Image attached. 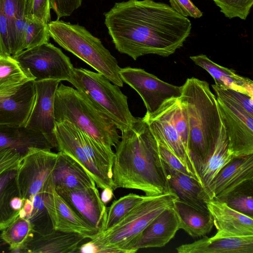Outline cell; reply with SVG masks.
Returning a JSON list of instances; mask_svg holds the SVG:
<instances>
[{"instance_id":"36","label":"cell","mask_w":253,"mask_h":253,"mask_svg":"<svg viewBox=\"0 0 253 253\" xmlns=\"http://www.w3.org/2000/svg\"><path fill=\"white\" fill-rule=\"evenodd\" d=\"M49 38L47 24L36 18L26 16L25 49L48 42Z\"/></svg>"},{"instance_id":"24","label":"cell","mask_w":253,"mask_h":253,"mask_svg":"<svg viewBox=\"0 0 253 253\" xmlns=\"http://www.w3.org/2000/svg\"><path fill=\"white\" fill-rule=\"evenodd\" d=\"M85 238L74 233L51 229L42 233L34 232L33 238L21 253H70L76 252Z\"/></svg>"},{"instance_id":"27","label":"cell","mask_w":253,"mask_h":253,"mask_svg":"<svg viewBox=\"0 0 253 253\" xmlns=\"http://www.w3.org/2000/svg\"><path fill=\"white\" fill-rule=\"evenodd\" d=\"M173 208L179 220V229L192 237L205 236L214 225L213 217L209 211L200 210L178 198Z\"/></svg>"},{"instance_id":"40","label":"cell","mask_w":253,"mask_h":253,"mask_svg":"<svg viewBox=\"0 0 253 253\" xmlns=\"http://www.w3.org/2000/svg\"><path fill=\"white\" fill-rule=\"evenodd\" d=\"M170 6L178 13L185 16L198 18L202 12L190 0H169Z\"/></svg>"},{"instance_id":"15","label":"cell","mask_w":253,"mask_h":253,"mask_svg":"<svg viewBox=\"0 0 253 253\" xmlns=\"http://www.w3.org/2000/svg\"><path fill=\"white\" fill-rule=\"evenodd\" d=\"M44 203L52 229L78 234L89 239H94L99 234L97 229L90 225L72 209L52 184L46 190Z\"/></svg>"},{"instance_id":"21","label":"cell","mask_w":253,"mask_h":253,"mask_svg":"<svg viewBox=\"0 0 253 253\" xmlns=\"http://www.w3.org/2000/svg\"><path fill=\"white\" fill-rule=\"evenodd\" d=\"M49 180L56 191L96 186L93 179L79 163L60 152Z\"/></svg>"},{"instance_id":"31","label":"cell","mask_w":253,"mask_h":253,"mask_svg":"<svg viewBox=\"0 0 253 253\" xmlns=\"http://www.w3.org/2000/svg\"><path fill=\"white\" fill-rule=\"evenodd\" d=\"M16 169L8 170L0 175V231L6 228L19 215V211L13 210L10 204L13 197L19 196Z\"/></svg>"},{"instance_id":"4","label":"cell","mask_w":253,"mask_h":253,"mask_svg":"<svg viewBox=\"0 0 253 253\" xmlns=\"http://www.w3.org/2000/svg\"><path fill=\"white\" fill-rule=\"evenodd\" d=\"M54 112L57 122L67 121L108 149L121 136L113 122L76 89L61 84L56 91Z\"/></svg>"},{"instance_id":"16","label":"cell","mask_w":253,"mask_h":253,"mask_svg":"<svg viewBox=\"0 0 253 253\" xmlns=\"http://www.w3.org/2000/svg\"><path fill=\"white\" fill-rule=\"evenodd\" d=\"M72 209L99 234L105 230L107 209L96 186L56 191Z\"/></svg>"},{"instance_id":"42","label":"cell","mask_w":253,"mask_h":253,"mask_svg":"<svg viewBox=\"0 0 253 253\" xmlns=\"http://www.w3.org/2000/svg\"><path fill=\"white\" fill-rule=\"evenodd\" d=\"M22 157L11 150L0 151V175L8 170L17 169Z\"/></svg>"},{"instance_id":"23","label":"cell","mask_w":253,"mask_h":253,"mask_svg":"<svg viewBox=\"0 0 253 253\" xmlns=\"http://www.w3.org/2000/svg\"><path fill=\"white\" fill-rule=\"evenodd\" d=\"M178 253H253V236L204 238L176 248Z\"/></svg>"},{"instance_id":"17","label":"cell","mask_w":253,"mask_h":253,"mask_svg":"<svg viewBox=\"0 0 253 253\" xmlns=\"http://www.w3.org/2000/svg\"><path fill=\"white\" fill-rule=\"evenodd\" d=\"M253 181V154L234 158L217 174L209 191L210 200L222 201L229 194Z\"/></svg>"},{"instance_id":"7","label":"cell","mask_w":253,"mask_h":253,"mask_svg":"<svg viewBox=\"0 0 253 253\" xmlns=\"http://www.w3.org/2000/svg\"><path fill=\"white\" fill-rule=\"evenodd\" d=\"M50 37L119 86H123L117 59L84 27L57 19L48 24Z\"/></svg>"},{"instance_id":"18","label":"cell","mask_w":253,"mask_h":253,"mask_svg":"<svg viewBox=\"0 0 253 253\" xmlns=\"http://www.w3.org/2000/svg\"><path fill=\"white\" fill-rule=\"evenodd\" d=\"M208 210L213 217L217 237L253 236V218L230 208L224 202L209 200Z\"/></svg>"},{"instance_id":"30","label":"cell","mask_w":253,"mask_h":253,"mask_svg":"<svg viewBox=\"0 0 253 253\" xmlns=\"http://www.w3.org/2000/svg\"><path fill=\"white\" fill-rule=\"evenodd\" d=\"M32 80L35 78L13 56L0 54V96L15 93Z\"/></svg>"},{"instance_id":"29","label":"cell","mask_w":253,"mask_h":253,"mask_svg":"<svg viewBox=\"0 0 253 253\" xmlns=\"http://www.w3.org/2000/svg\"><path fill=\"white\" fill-rule=\"evenodd\" d=\"M221 122L220 134L213 151L208 160L197 169L202 185L208 196L212 181L221 169L234 157L230 153L227 132Z\"/></svg>"},{"instance_id":"38","label":"cell","mask_w":253,"mask_h":253,"mask_svg":"<svg viewBox=\"0 0 253 253\" xmlns=\"http://www.w3.org/2000/svg\"><path fill=\"white\" fill-rule=\"evenodd\" d=\"M27 16L48 24L50 21L49 0H27Z\"/></svg>"},{"instance_id":"47","label":"cell","mask_w":253,"mask_h":253,"mask_svg":"<svg viewBox=\"0 0 253 253\" xmlns=\"http://www.w3.org/2000/svg\"><path fill=\"white\" fill-rule=\"evenodd\" d=\"M113 197V190L110 188L103 189L100 197L102 201L106 204L110 202Z\"/></svg>"},{"instance_id":"25","label":"cell","mask_w":253,"mask_h":253,"mask_svg":"<svg viewBox=\"0 0 253 253\" xmlns=\"http://www.w3.org/2000/svg\"><path fill=\"white\" fill-rule=\"evenodd\" d=\"M165 167L171 191L177 198L197 208L209 211L207 202L210 199L201 183L191 176L165 164Z\"/></svg>"},{"instance_id":"3","label":"cell","mask_w":253,"mask_h":253,"mask_svg":"<svg viewBox=\"0 0 253 253\" xmlns=\"http://www.w3.org/2000/svg\"><path fill=\"white\" fill-rule=\"evenodd\" d=\"M179 99L188 118V150L197 171L213 151L220 134L222 122L216 98L207 82L192 77L182 85Z\"/></svg>"},{"instance_id":"28","label":"cell","mask_w":253,"mask_h":253,"mask_svg":"<svg viewBox=\"0 0 253 253\" xmlns=\"http://www.w3.org/2000/svg\"><path fill=\"white\" fill-rule=\"evenodd\" d=\"M0 6L7 19L11 56H14L25 49L27 0H0Z\"/></svg>"},{"instance_id":"6","label":"cell","mask_w":253,"mask_h":253,"mask_svg":"<svg viewBox=\"0 0 253 253\" xmlns=\"http://www.w3.org/2000/svg\"><path fill=\"white\" fill-rule=\"evenodd\" d=\"M58 151L79 163L90 174L97 187L113 190L112 165L114 152L67 121L56 122ZM114 191V190H113Z\"/></svg>"},{"instance_id":"48","label":"cell","mask_w":253,"mask_h":253,"mask_svg":"<svg viewBox=\"0 0 253 253\" xmlns=\"http://www.w3.org/2000/svg\"><path fill=\"white\" fill-rule=\"evenodd\" d=\"M1 243L0 242V247L1 246Z\"/></svg>"},{"instance_id":"14","label":"cell","mask_w":253,"mask_h":253,"mask_svg":"<svg viewBox=\"0 0 253 253\" xmlns=\"http://www.w3.org/2000/svg\"><path fill=\"white\" fill-rule=\"evenodd\" d=\"M60 81L56 80L35 82V99L25 127L43 134L57 148L54 102Z\"/></svg>"},{"instance_id":"22","label":"cell","mask_w":253,"mask_h":253,"mask_svg":"<svg viewBox=\"0 0 253 253\" xmlns=\"http://www.w3.org/2000/svg\"><path fill=\"white\" fill-rule=\"evenodd\" d=\"M32 148L54 147L43 134L25 126L0 125V151L11 150L23 157Z\"/></svg>"},{"instance_id":"1","label":"cell","mask_w":253,"mask_h":253,"mask_svg":"<svg viewBox=\"0 0 253 253\" xmlns=\"http://www.w3.org/2000/svg\"><path fill=\"white\" fill-rule=\"evenodd\" d=\"M104 16L116 49L134 60L149 54H172L183 46L192 27L187 17L153 0L116 2Z\"/></svg>"},{"instance_id":"41","label":"cell","mask_w":253,"mask_h":253,"mask_svg":"<svg viewBox=\"0 0 253 253\" xmlns=\"http://www.w3.org/2000/svg\"><path fill=\"white\" fill-rule=\"evenodd\" d=\"M158 144L160 156L165 165L184 174L193 177L178 158L166 147L158 143Z\"/></svg>"},{"instance_id":"2","label":"cell","mask_w":253,"mask_h":253,"mask_svg":"<svg viewBox=\"0 0 253 253\" xmlns=\"http://www.w3.org/2000/svg\"><path fill=\"white\" fill-rule=\"evenodd\" d=\"M112 165L113 189L143 191L147 196L171 192L158 143L143 118L122 132Z\"/></svg>"},{"instance_id":"44","label":"cell","mask_w":253,"mask_h":253,"mask_svg":"<svg viewBox=\"0 0 253 253\" xmlns=\"http://www.w3.org/2000/svg\"><path fill=\"white\" fill-rule=\"evenodd\" d=\"M33 208L32 199H24V204L22 209L19 211V216L22 218H28Z\"/></svg>"},{"instance_id":"5","label":"cell","mask_w":253,"mask_h":253,"mask_svg":"<svg viewBox=\"0 0 253 253\" xmlns=\"http://www.w3.org/2000/svg\"><path fill=\"white\" fill-rule=\"evenodd\" d=\"M172 192L147 196L110 228L90 239L97 253H132L131 247L143 230L177 199Z\"/></svg>"},{"instance_id":"8","label":"cell","mask_w":253,"mask_h":253,"mask_svg":"<svg viewBox=\"0 0 253 253\" xmlns=\"http://www.w3.org/2000/svg\"><path fill=\"white\" fill-rule=\"evenodd\" d=\"M121 132L129 129L136 120L129 111L127 97L119 86L104 75L83 68H74L68 80Z\"/></svg>"},{"instance_id":"39","label":"cell","mask_w":253,"mask_h":253,"mask_svg":"<svg viewBox=\"0 0 253 253\" xmlns=\"http://www.w3.org/2000/svg\"><path fill=\"white\" fill-rule=\"evenodd\" d=\"M82 3V0H49L50 9L55 12L58 20L70 16Z\"/></svg>"},{"instance_id":"13","label":"cell","mask_w":253,"mask_h":253,"mask_svg":"<svg viewBox=\"0 0 253 253\" xmlns=\"http://www.w3.org/2000/svg\"><path fill=\"white\" fill-rule=\"evenodd\" d=\"M119 73L123 82L141 97L147 110L146 114L153 113L167 100L179 98L181 95L182 86L166 83L143 69L127 67L120 68Z\"/></svg>"},{"instance_id":"34","label":"cell","mask_w":253,"mask_h":253,"mask_svg":"<svg viewBox=\"0 0 253 253\" xmlns=\"http://www.w3.org/2000/svg\"><path fill=\"white\" fill-rule=\"evenodd\" d=\"M253 182L234 190L221 201L234 210L253 218Z\"/></svg>"},{"instance_id":"37","label":"cell","mask_w":253,"mask_h":253,"mask_svg":"<svg viewBox=\"0 0 253 253\" xmlns=\"http://www.w3.org/2000/svg\"><path fill=\"white\" fill-rule=\"evenodd\" d=\"M227 18L246 20L253 4V0H211Z\"/></svg>"},{"instance_id":"33","label":"cell","mask_w":253,"mask_h":253,"mask_svg":"<svg viewBox=\"0 0 253 253\" xmlns=\"http://www.w3.org/2000/svg\"><path fill=\"white\" fill-rule=\"evenodd\" d=\"M146 197V195H139L130 193L114 201L107 209L105 230L117 224Z\"/></svg>"},{"instance_id":"11","label":"cell","mask_w":253,"mask_h":253,"mask_svg":"<svg viewBox=\"0 0 253 253\" xmlns=\"http://www.w3.org/2000/svg\"><path fill=\"white\" fill-rule=\"evenodd\" d=\"M57 153L32 148L24 155L16 169V181L19 196L32 199L49 181Z\"/></svg>"},{"instance_id":"12","label":"cell","mask_w":253,"mask_h":253,"mask_svg":"<svg viewBox=\"0 0 253 253\" xmlns=\"http://www.w3.org/2000/svg\"><path fill=\"white\" fill-rule=\"evenodd\" d=\"M143 119L147 123L157 143L178 158L192 176L201 183L189 152L175 126L172 114L171 98L165 101L153 113L145 114Z\"/></svg>"},{"instance_id":"46","label":"cell","mask_w":253,"mask_h":253,"mask_svg":"<svg viewBox=\"0 0 253 253\" xmlns=\"http://www.w3.org/2000/svg\"><path fill=\"white\" fill-rule=\"evenodd\" d=\"M24 204V199L16 196L13 197L10 201V207L14 211H19L22 208Z\"/></svg>"},{"instance_id":"20","label":"cell","mask_w":253,"mask_h":253,"mask_svg":"<svg viewBox=\"0 0 253 253\" xmlns=\"http://www.w3.org/2000/svg\"><path fill=\"white\" fill-rule=\"evenodd\" d=\"M35 80L15 93L0 96V125L25 126L35 99Z\"/></svg>"},{"instance_id":"9","label":"cell","mask_w":253,"mask_h":253,"mask_svg":"<svg viewBox=\"0 0 253 253\" xmlns=\"http://www.w3.org/2000/svg\"><path fill=\"white\" fill-rule=\"evenodd\" d=\"M218 110L234 157L253 154V114L237 100L216 93Z\"/></svg>"},{"instance_id":"10","label":"cell","mask_w":253,"mask_h":253,"mask_svg":"<svg viewBox=\"0 0 253 253\" xmlns=\"http://www.w3.org/2000/svg\"><path fill=\"white\" fill-rule=\"evenodd\" d=\"M13 57L35 81H68L74 68L70 58L48 42L26 49Z\"/></svg>"},{"instance_id":"43","label":"cell","mask_w":253,"mask_h":253,"mask_svg":"<svg viewBox=\"0 0 253 253\" xmlns=\"http://www.w3.org/2000/svg\"><path fill=\"white\" fill-rule=\"evenodd\" d=\"M0 54L11 56L8 21L0 6Z\"/></svg>"},{"instance_id":"19","label":"cell","mask_w":253,"mask_h":253,"mask_svg":"<svg viewBox=\"0 0 253 253\" xmlns=\"http://www.w3.org/2000/svg\"><path fill=\"white\" fill-rule=\"evenodd\" d=\"M179 229V220L173 205L157 216L141 233L131 247L132 253L144 248L166 245Z\"/></svg>"},{"instance_id":"35","label":"cell","mask_w":253,"mask_h":253,"mask_svg":"<svg viewBox=\"0 0 253 253\" xmlns=\"http://www.w3.org/2000/svg\"><path fill=\"white\" fill-rule=\"evenodd\" d=\"M46 190H41L32 199L33 208L28 219L33 225L35 232L36 233H42L52 229L51 222L44 203Z\"/></svg>"},{"instance_id":"32","label":"cell","mask_w":253,"mask_h":253,"mask_svg":"<svg viewBox=\"0 0 253 253\" xmlns=\"http://www.w3.org/2000/svg\"><path fill=\"white\" fill-rule=\"evenodd\" d=\"M34 228L30 220L18 215L9 225L2 230L0 239L9 246L10 252L21 253L34 237Z\"/></svg>"},{"instance_id":"45","label":"cell","mask_w":253,"mask_h":253,"mask_svg":"<svg viewBox=\"0 0 253 253\" xmlns=\"http://www.w3.org/2000/svg\"><path fill=\"white\" fill-rule=\"evenodd\" d=\"M79 252L82 253H97V248L95 245L90 241L80 247Z\"/></svg>"},{"instance_id":"26","label":"cell","mask_w":253,"mask_h":253,"mask_svg":"<svg viewBox=\"0 0 253 253\" xmlns=\"http://www.w3.org/2000/svg\"><path fill=\"white\" fill-rule=\"evenodd\" d=\"M190 58L211 76L215 85L253 96V82L250 79L239 75L233 69L214 63L206 55L201 54L191 56Z\"/></svg>"}]
</instances>
